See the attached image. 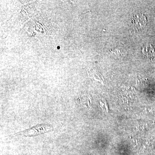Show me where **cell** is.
<instances>
[{
	"instance_id": "obj_3",
	"label": "cell",
	"mask_w": 155,
	"mask_h": 155,
	"mask_svg": "<svg viewBox=\"0 0 155 155\" xmlns=\"http://www.w3.org/2000/svg\"><path fill=\"white\" fill-rule=\"evenodd\" d=\"M142 52L143 54L151 60L155 57L154 48L151 45L148 44L144 46L143 48Z\"/></svg>"
},
{
	"instance_id": "obj_1",
	"label": "cell",
	"mask_w": 155,
	"mask_h": 155,
	"mask_svg": "<svg viewBox=\"0 0 155 155\" xmlns=\"http://www.w3.org/2000/svg\"><path fill=\"white\" fill-rule=\"evenodd\" d=\"M52 129V127L50 125H40L32 127L30 129L22 131L21 133L23 135L26 136H32L38 135L48 132Z\"/></svg>"
},
{
	"instance_id": "obj_2",
	"label": "cell",
	"mask_w": 155,
	"mask_h": 155,
	"mask_svg": "<svg viewBox=\"0 0 155 155\" xmlns=\"http://www.w3.org/2000/svg\"><path fill=\"white\" fill-rule=\"evenodd\" d=\"M132 20L134 28L137 30L143 28L147 23L146 17L141 14H134Z\"/></svg>"
}]
</instances>
